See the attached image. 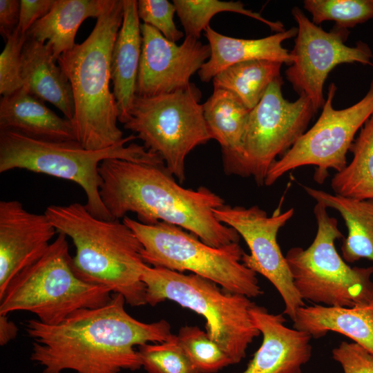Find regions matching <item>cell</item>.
<instances>
[{"mask_svg": "<svg viewBox=\"0 0 373 373\" xmlns=\"http://www.w3.org/2000/svg\"><path fill=\"white\" fill-rule=\"evenodd\" d=\"M125 303L121 294L114 293L104 305L79 309L56 325L26 321L25 331L33 341L30 361L43 367L41 373L140 370L142 366L135 346L163 343L174 334L164 319L146 323L134 318Z\"/></svg>", "mask_w": 373, "mask_h": 373, "instance_id": "6da1fadb", "label": "cell"}, {"mask_svg": "<svg viewBox=\"0 0 373 373\" xmlns=\"http://www.w3.org/2000/svg\"><path fill=\"white\" fill-rule=\"evenodd\" d=\"M99 172L100 196L112 219L132 212L141 223L171 224L213 247L239 242L238 233L214 216L213 209L223 206L224 200L205 186L183 188L165 164L107 159Z\"/></svg>", "mask_w": 373, "mask_h": 373, "instance_id": "7a4b0ae2", "label": "cell"}, {"mask_svg": "<svg viewBox=\"0 0 373 373\" xmlns=\"http://www.w3.org/2000/svg\"><path fill=\"white\" fill-rule=\"evenodd\" d=\"M44 213L57 233L71 238L75 247L72 265L81 279L121 294L131 306L146 305L143 247L123 221L97 218L78 202L52 204Z\"/></svg>", "mask_w": 373, "mask_h": 373, "instance_id": "3957f363", "label": "cell"}, {"mask_svg": "<svg viewBox=\"0 0 373 373\" xmlns=\"http://www.w3.org/2000/svg\"><path fill=\"white\" fill-rule=\"evenodd\" d=\"M123 15L122 0H108L89 36L57 60L73 90L77 141L87 149H106L124 138L110 89L112 52Z\"/></svg>", "mask_w": 373, "mask_h": 373, "instance_id": "277c9868", "label": "cell"}, {"mask_svg": "<svg viewBox=\"0 0 373 373\" xmlns=\"http://www.w3.org/2000/svg\"><path fill=\"white\" fill-rule=\"evenodd\" d=\"M131 135L104 149L91 150L77 141H50L33 138L11 130H0V173L25 169L77 183L85 192L88 212L102 220H112L104 206L100 187V164L107 159L164 164L160 155L135 143Z\"/></svg>", "mask_w": 373, "mask_h": 373, "instance_id": "5b68a950", "label": "cell"}, {"mask_svg": "<svg viewBox=\"0 0 373 373\" xmlns=\"http://www.w3.org/2000/svg\"><path fill=\"white\" fill-rule=\"evenodd\" d=\"M141 279L146 286V304L155 306L169 300L202 316L207 334L232 365L245 357L249 344L260 334L251 314L255 303L247 296L223 291L216 283L194 274L149 265Z\"/></svg>", "mask_w": 373, "mask_h": 373, "instance_id": "8992f818", "label": "cell"}, {"mask_svg": "<svg viewBox=\"0 0 373 373\" xmlns=\"http://www.w3.org/2000/svg\"><path fill=\"white\" fill-rule=\"evenodd\" d=\"M66 236L58 233L43 256L18 274L0 298V314L27 311L47 325L75 312L104 305L112 291L88 283L74 271Z\"/></svg>", "mask_w": 373, "mask_h": 373, "instance_id": "52a82bcc", "label": "cell"}, {"mask_svg": "<svg viewBox=\"0 0 373 373\" xmlns=\"http://www.w3.org/2000/svg\"><path fill=\"white\" fill-rule=\"evenodd\" d=\"M143 247L142 258L152 267L193 274L220 285L226 291L256 298L263 294L256 273L242 262L239 242L213 247L184 229L164 222L145 224L127 216L122 220Z\"/></svg>", "mask_w": 373, "mask_h": 373, "instance_id": "ba28073f", "label": "cell"}, {"mask_svg": "<svg viewBox=\"0 0 373 373\" xmlns=\"http://www.w3.org/2000/svg\"><path fill=\"white\" fill-rule=\"evenodd\" d=\"M317 202V231L307 248L291 247L285 256L292 282L303 300L316 305L353 307L373 303V266L351 267L336 249L343 238L338 220Z\"/></svg>", "mask_w": 373, "mask_h": 373, "instance_id": "9c48e42d", "label": "cell"}, {"mask_svg": "<svg viewBox=\"0 0 373 373\" xmlns=\"http://www.w3.org/2000/svg\"><path fill=\"white\" fill-rule=\"evenodd\" d=\"M202 93L193 83L175 92L153 97L136 95L125 129L137 133L145 149L161 156L169 171L182 183L185 160L212 139L200 104Z\"/></svg>", "mask_w": 373, "mask_h": 373, "instance_id": "30bf717a", "label": "cell"}, {"mask_svg": "<svg viewBox=\"0 0 373 373\" xmlns=\"http://www.w3.org/2000/svg\"><path fill=\"white\" fill-rule=\"evenodd\" d=\"M336 90L334 83L329 86L318 119L271 164L264 185L271 186L287 172L307 165L316 166L314 179L322 184L329 169L338 172L346 166L347 153L356 135L373 115V80L363 97L345 108L333 107Z\"/></svg>", "mask_w": 373, "mask_h": 373, "instance_id": "8fae6325", "label": "cell"}, {"mask_svg": "<svg viewBox=\"0 0 373 373\" xmlns=\"http://www.w3.org/2000/svg\"><path fill=\"white\" fill-rule=\"evenodd\" d=\"M279 77L267 88L259 103L251 110L242 144V165L246 177L252 176L258 185L264 182L271 164L295 144L307 131L316 113L305 96L287 100Z\"/></svg>", "mask_w": 373, "mask_h": 373, "instance_id": "7c38bea8", "label": "cell"}, {"mask_svg": "<svg viewBox=\"0 0 373 373\" xmlns=\"http://www.w3.org/2000/svg\"><path fill=\"white\" fill-rule=\"evenodd\" d=\"M291 15L298 25L297 34L285 76L299 96L307 97L317 112L325 102L323 87L329 73L343 64L372 65L373 54L367 44L361 41L354 46H347L350 34L347 29L334 26L325 31L298 7L291 9Z\"/></svg>", "mask_w": 373, "mask_h": 373, "instance_id": "4fadbf2b", "label": "cell"}, {"mask_svg": "<svg viewBox=\"0 0 373 373\" xmlns=\"http://www.w3.org/2000/svg\"><path fill=\"white\" fill-rule=\"evenodd\" d=\"M293 208L275 211L268 216L258 206H223L213 209L216 218L234 229L244 239L250 254L244 253L242 263L265 276L277 289L285 303L284 314L294 320L297 310L305 305L295 289L287 262L277 241V235L293 216Z\"/></svg>", "mask_w": 373, "mask_h": 373, "instance_id": "5bb4252c", "label": "cell"}, {"mask_svg": "<svg viewBox=\"0 0 373 373\" xmlns=\"http://www.w3.org/2000/svg\"><path fill=\"white\" fill-rule=\"evenodd\" d=\"M142 53L136 95L153 97L186 88L191 77L211 55L209 44L186 37L180 45L166 39L151 26L141 23Z\"/></svg>", "mask_w": 373, "mask_h": 373, "instance_id": "9a60e30c", "label": "cell"}, {"mask_svg": "<svg viewBox=\"0 0 373 373\" xmlns=\"http://www.w3.org/2000/svg\"><path fill=\"white\" fill-rule=\"evenodd\" d=\"M57 233L48 218L17 200L0 202V298L11 280L39 260Z\"/></svg>", "mask_w": 373, "mask_h": 373, "instance_id": "2e32d148", "label": "cell"}, {"mask_svg": "<svg viewBox=\"0 0 373 373\" xmlns=\"http://www.w3.org/2000/svg\"><path fill=\"white\" fill-rule=\"evenodd\" d=\"M251 314L262 341L246 369L238 373H302L312 356V336L287 327L283 314L262 306L254 304Z\"/></svg>", "mask_w": 373, "mask_h": 373, "instance_id": "e0dca14e", "label": "cell"}, {"mask_svg": "<svg viewBox=\"0 0 373 373\" xmlns=\"http://www.w3.org/2000/svg\"><path fill=\"white\" fill-rule=\"evenodd\" d=\"M296 34L297 28L292 27L264 38L245 39L222 35L209 26L204 35L211 55L198 72L200 79L204 82H210L228 67L251 60H269L289 66V51L283 46V43Z\"/></svg>", "mask_w": 373, "mask_h": 373, "instance_id": "ac0fdd59", "label": "cell"}, {"mask_svg": "<svg viewBox=\"0 0 373 373\" xmlns=\"http://www.w3.org/2000/svg\"><path fill=\"white\" fill-rule=\"evenodd\" d=\"M124 15L111 56V80L119 112L118 121L124 124L136 96V84L142 53L141 23L137 1L122 0Z\"/></svg>", "mask_w": 373, "mask_h": 373, "instance_id": "d6986e66", "label": "cell"}, {"mask_svg": "<svg viewBox=\"0 0 373 373\" xmlns=\"http://www.w3.org/2000/svg\"><path fill=\"white\" fill-rule=\"evenodd\" d=\"M204 119L212 139L220 145L227 174L246 177L242 165V144L251 110L232 93L214 87L202 104Z\"/></svg>", "mask_w": 373, "mask_h": 373, "instance_id": "ffe728a7", "label": "cell"}, {"mask_svg": "<svg viewBox=\"0 0 373 373\" xmlns=\"http://www.w3.org/2000/svg\"><path fill=\"white\" fill-rule=\"evenodd\" d=\"M0 130L50 141H77L70 120L48 108L24 87L0 99Z\"/></svg>", "mask_w": 373, "mask_h": 373, "instance_id": "44dd1931", "label": "cell"}, {"mask_svg": "<svg viewBox=\"0 0 373 373\" xmlns=\"http://www.w3.org/2000/svg\"><path fill=\"white\" fill-rule=\"evenodd\" d=\"M56 62L46 44L27 37L21 52L23 87L53 104L72 122L75 103L71 84Z\"/></svg>", "mask_w": 373, "mask_h": 373, "instance_id": "7402d4cb", "label": "cell"}, {"mask_svg": "<svg viewBox=\"0 0 373 373\" xmlns=\"http://www.w3.org/2000/svg\"><path fill=\"white\" fill-rule=\"evenodd\" d=\"M293 328L319 338L329 332L340 333L373 354V303L353 307L316 305L303 306Z\"/></svg>", "mask_w": 373, "mask_h": 373, "instance_id": "603a6c76", "label": "cell"}, {"mask_svg": "<svg viewBox=\"0 0 373 373\" xmlns=\"http://www.w3.org/2000/svg\"><path fill=\"white\" fill-rule=\"evenodd\" d=\"M108 0H55L49 12L27 32L28 38L46 44L57 61L75 46L77 32L89 17L98 18Z\"/></svg>", "mask_w": 373, "mask_h": 373, "instance_id": "cb8c5ba5", "label": "cell"}, {"mask_svg": "<svg viewBox=\"0 0 373 373\" xmlns=\"http://www.w3.org/2000/svg\"><path fill=\"white\" fill-rule=\"evenodd\" d=\"M303 188L316 202L336 210L344 220L347 235L341 247L343 260L348 263L362 258L373 262V199L357 200L306 186Z\"/></svg>", "mask_w": 373, "mask_h": 373, "instance_id": "d4e9b609", "label": "cell"}, {"mask_svg": "<svg viewBox=\"0 0 373 373\" xmlns=\"http://www.w3.org/2000/svg\"><path fill=\"white\" fill-rule=\"evenodd\" d=\"M351 162L331 180L335 194L357 200L373 199V115L350 149Z\"/></svg>", "mask_w": 373, "mask_h": 373, "instance_id": "484cf974", "label": "cell"}, {"mask_svg": "<svg viewBox=\"0 0 373 373\" xmlns=\"http://www.w3.org/2000/svg\"><path fill=\"white\" fill-rule=\"evenodd\" d=\"M283 64L251 60L232 65L213 78L214 87L234 94L249 110L261 100L270 84L280 77Z\"/></svg>", "mask_w": 373, "mask_h": 373, "instance_id": "4316f807", "label": "cell"}, {"mask_svg": "<svg viewBox=\"0 0 373 373\" xmlns=\"http://www.w3.org/2000/svg\"><path fill=\"white\" fill-rule=\"evenodd\" d=\"M176 13L183 26L186 37H200L202 30L209 26L216 15L222 12H233L243 15L264 23L276 32L285 30L283 23L262 17L260 13L246 9L242 2L218 0H173Z\"/></svg>", "mask_w": 373, "mask_h": 373, "instance_id": "83f0119b", "label": "cell"}, {"mask_svg": "<svg viewBox=\"0 0 373 373\" xmlns=\"http://www.w3.org/2000/svg\"><path fill=\"white\" fill-rule=\"evenodd\" d=\"M303 7L318 26L332 21L334 26L348 30L373 19V0H305Z\"/></svg>", "mask_w": 373, "mask_h": 373, "instance_id": "f1b7e54d", "label": "cell"}, {"mask_svg": "<svg viewBox=\"0 0 373 373\" xmlns=\"http://www.w3.org/2000/svg\"><path fill=\"white\" fill-rule=\"evenodd\" d=\"M183 350L201 373H214L232 365L226 353L198 326H183L177 335Z\"/></svg>", "mask_w": 373, "mask_h": 373, "instance_id": "f546056e", "label": "cell"}, {"mask_svg": "<svg viewBox=\"0 0 373 373\" xmlns=\"http://www.w3.org/2000/svg\"><path fill=\"white\" fill-rule=\"evenodd\" d=\"M137 351L147 373H201L183 350L177 335L163 343L141 345Z\"/></svg>", "mask_w": 373, "mask_h": 373, "instance_id": "4dcf8cb0", "label": "cell"}, {"mask_svg": "<svg viewBox=\"0 0 373 373\" xmlns=\"http://www.w3.org/2000/svg\"><path fill=\"white\" fill-rule=\"evenodd\" d=\"M27 36L17 28L6 41L0 55V94L10 95L23 87L21 52Z\"/></svg>", "mask_w": 373, "mask_h": 373, "instance_id": "1f68e13d", "label": "cell"}, {"mask_svg": "<svg viewBox=\"0 0 373 373\" xmlns=\"http://www.w3.org/2000/svg\"><path fill=\"white\" fill-rule=\"evenodd\" d=\"M176 12L173 3L168 0H139L137 14L144 23L153 26L168 40L175 43L184 33L179 30L173 20Z\"/></svg>", "mask_w": 373, "mask_h": 373, "instance_id": "d6a6232c", "label": "cell"}, {"mask_svg": "<svg viewBox=\"0 0 373 373\" xmlns=\"http://www.w3.org/2000/svg\"><path fill=\"white\" fill-rule=\"evenodd\" d=\"M332 354L344 373H373V354L354 342L343 341Z\"/></svg>", "mask_w": 373, "mask_h": 373, "instance_id": "836d02e7", "label": "cell"}, {"mask_svg": "<svg viewBox=\"0 0 373 373\" xmlns=\"http://www.w3.org/2000/svg\"><path fill=\"white\" fill-rule=\"evenodd\" d=\"M55 0H20L18 30L26 35L30 28L50 10Z\"/></svg>", "mask_w": 373, "mask_h": 373, "instance_id": "e575fe53", "label": "cell"}, {"mask_svg": "<svg viewBox=\"0 0 373 373\" xmlns=\"http://www.w3.org/2000/svg\"><path fill=\"white\" fill-rule=\"evenodd\" d=\"M20 17V1L0 0V33L4 40L17 28Z\"/></svg>", "mask_w": 373, "mask_h": 373, "instance_id": "d590c367", "label": "cell"}, {"mask_svg": "<svg viewBox=\"0 0 373 373\" xmlns=\"http://www.w3.org/2000/svg\"><path fill=\"white\" fill-rule=\"evenodd\" d=\"M17 332V327L8 318L7 315L0 314V345H5L15 338Z\"/></svg>", "mask_w": 373, "mask_h": 373, "instance_id": "8d00e7d4", "label": "cell"}]
</instances>
